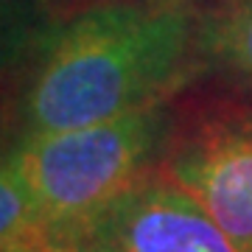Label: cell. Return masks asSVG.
Listing matches in <instances>:
<instances>
[{"label":"cell","instance_id":"6da1fadb","mask_svg":"<svg viewBox=\"0 0 252 252\" xmlns=\"http://www.w3.org/2000/svg\"><path fill=\"white\" fill-rule=\"evenodd\" d=\"M202 54V23L177 3H107L81 11L39 48L20 137L112 121L177 90Z\"/></svg>","mask_w":252,"mask_h":252},{"label":"cell","instance_id":"7a4b0ae2","mask_svg":"<svg viewBox=\"0 0 252 252\" xmlns=\"http://www.w3.org/2000/svg\"><path fill=\"white\" fill-rule=\"evenodd\" d=\"M171 137L174 118L162 98L112 121L20 137L6 160L34 193L48 224L70 238L152 171Z\"/></svg>","mask_w":252,"mask_h":252},{"label":"cell","instance_id":"3957f363","mask_svg":"<svg viewBox=\"0 0 252 252\" xmlns=\"http://www.w3.org/2000/svg\"><path fill=\"white\" fill-rule=\"evenodd\" d=\"M81 252H238L205 207L168 174L149 171L73 230Z\"/></svg>","mask_w":252,"mask_h":252},{"label":"cell","instance_id":"277c9868","mask_svg":"<svg viewBox=\"0 0 252 252\" xmlns=\"http://www.w3.org/2000/svg\"><path fill=\"white\" fill-rule=\"evenodd\" d=\"M162 171L196 196L238 252H252V109L202 118L171 140Z\"/></svg>","mask_w":252,"mask_h":252},{"label":"cell","instance_id":"5b68a950","mask_svg":"<svg viewBox=\"0 0 252 252\" xmlns=\"http://www.w3.org/2000/svg\"><path fill=\"white\" fill-rule=\"evenodd\" d=\"M64 238L48 224L34 193L28 190L14 165L6 157L0 160V252H36L48 250Z\"/></svg>","mask_w":252,"mask_h":252},{"label":"cell","instance_id":"8992f818","mask_svg":"<svg viewBox=\"0 0 252 252\" xmlns=\"http://www.w3.org/2000/svg\"><path fill=\"white\" fill-rule=\"evenodd\" d=\"M202 54L252 90V0H227L224 9L202 20Z\"/></svg>","mask_w":252,"mask_h":252},{"label":"cell","instance_id":"52a82bcc","mask_svg":"<svg viewBox=\"0 0 252 252\" xmlns=\"http://www.w3.org/2000/svg\"><path fill=\"white\" fill-rule=\"evenodd\" d=\"M48 36L45 17L31 0H0V79L39 54Z\"/></svg>","mask_w":252,"mask_h":252},{"label":"cell","instance_id":"ba28073f","mask_svg":"<svg viewBox=\"0 0 252 252\" xmlns=\"http://www.w3.org/2000/svg\"><path fill=\"white\" fill-rule=\"evenodd\" d=\"M42 252H81V250H79L73 241H64V244H56V247H51V250H42Z\"/></svg>","mask_w":252,"mask_h":252},{"label":"cell","instance_id":"9c48e42d","mask_svg":"<svg viewBox=\"0 0 252 252\" xmlns=\"http://www.w3.org/2000/svg\"><path fill=\"white\" fill-rule=\"evenodd\" d=\"M48 250H51V247H48ZM36 252H42V250H36Z\"/></svg>","mask_w":252,"mask_h":252}]
</instances>
